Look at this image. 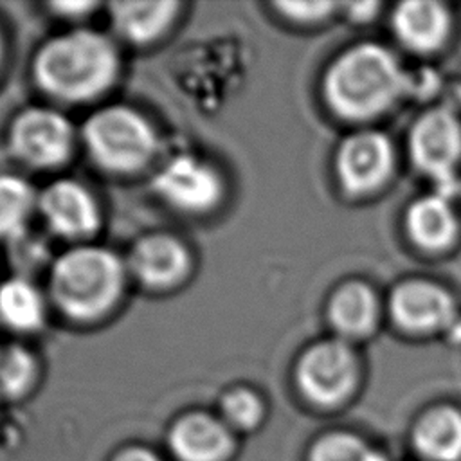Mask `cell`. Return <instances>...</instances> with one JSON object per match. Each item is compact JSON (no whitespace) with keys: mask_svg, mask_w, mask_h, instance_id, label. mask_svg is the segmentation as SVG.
<instances>
[{"mask_svg":"<svg viewBox=\"0 0 461 461\" xmlns=\"http://www.w3.org/2000/svg\"><path fill=\"white\" fill-rule=\"evenodd\" d=\"M355 378L351 351L337 342L326 340L310 348L297 366V382L303 393L317 403L342 400Z\"/></svg>","mask_w":461,"mask_h":461,"instance_id":"obj_9","label":"cell"},{"mask_svg":"<svg viewBox=\"0 0 461 461\" xmlns=\"http://www.w3.org/2000/svg\"><path fill=\"white\" fill-rule=\"evenodd\" d=\"M342 182L353 191L378 185L391 167V146L380 133L366 131L348 139L337 157Z\"/></svg>","mask_w":461,"mask_h":461,"instance_id":"obj_11","label":"cell"},{"mask_svg":"<svg viewBox=\"0 0 461 461\" xmlns=\"http://www.w3.org/2000/svg\"><path fill=\"white\" fill-rule=\"evenodd\" d=\"M2 59H4V41H2V34H0V67H2Z\"/></svg>","mask_w":461,"mask_h":461,"instance_id":"obj_28","label":"cell"},{"mask_svg":"<svg viewBox=\"0 0 461 461\" xmlns=\"http://www.w3.org/2000/svg\"><path fill=\"white\" fill-rule=\"evenodd\" d=\"M126 268L148 290H171L189 276L191 254L176 236L151 232L133 243Z\"/></svg>","mask_w":461,"mask_h":461,"instance_id":"obj_8","label":"cell"},{"mask_svg":"<svg viewBox=\"0 0 461 461\" xmlns=\"http://www.w3.org/2000/svg\"><path fill=\"white\" fill-rule=\"evenodd\" d=\"M36 376V360L20 344L0 346V393L18 396L25 393Z\"/></svg>","mask_w":461,"mask_h":461,"instance_id":"obj_21","label":"cell"},{"mask_svg":"<svg viewBox=\"0 0 461 461\" xmlns=\"http://www.w3.org/2000/svg\"><path fill=\"white\" fill-rule=\"evenodd\" d=\"M376 457L360 439L348 434L328 436L312 452V461H376Z\"/></svg>","mask_w":461,"mask_h":461,"instance_id":"obj_22","label":"cell"},{"mask_svg":"<svg viewBox=\"0 0 461 461\" xmlns=\"http://www.w3.org/2000/svg\"><path fill=\"white\" fill-rule=\"evenodd\" d=\"M221 411L232 425L240 429H250L259 421L263 405L256 393L240 387L223 396Z\"/></svg>","mask_w":461,"mask_h":461,"instance_id":"obj_23","label":"cell"},{"mask_svg":"<svg viewBox=\"0 0 461 461\" xmlns=\"http://www.w3.org/2000/svg\"><path fill=\"white\" fill-rule=\"evenodd\" d=\"M375 7H376V5L371 4V2H366V4H353V5H351V9H353L351 14L364 20V18H367V16L371 14V11H373Z\"/></svg>","mask_w":461,"mask_h":461,"instance_id":"obj_27","label":"cell"},{"mask_svg":"<svg viewBox=\"0 0 461 461\" xmlns=\"http://www.w3.org/2000/svg\"><path fill=\"white\" fill-rule=\"evenodd\" d=\"M113 31L126 41L148 45L158 40L175 22L180 2L175 0H124L110 4Z\"/></svg>","mask_w":461,"mask_h":461,"instance_id":"obj_12","label":"cell"},{"mask_svg":"<svg viewBox=\"0 0 461 461\" xmlns=\"http://www.w3.org/2000/svg\"><path fill=\"white\" fill-rule=\"evenodd\" d=\"M117 76V47L92 29H74L47 40L32 59L34 83L61 103L94 101L112 88Z\"/></svg>","mask_w":461,"mask_h":461,"instance_id":"obj_1","label":"cell"},{"mask_svg":"<svg viewBox=\"0 0 461 461\" xmlns=\"http://www.w3.org/2000/svg\"><path fill=\"white\" fill-rule=\"evenodd\" d=\"M394 319L412 331H432L452 319V301L429 283L402 285L393 295Z\"/></svg>","mask_w":461,"mask_h":461,"instance_id":"obj_13","label":"cell"},{"mask_svg":"<svg viewBox=\"0 0 461 461\" xmlns=\"http://www.w3.org/2000/svg\"><path fill=\"white\" fill-rule=\"evenodd\" d=\"M414 441L418 450L434 461H454L461 456V416L439 409L421 420Z\"/></svg>","mask_w":461,"mask_h":461,"instance_id":"obj_17","label":"cell"},{"mask_svg":"<svg viewBox=\"0 0 461 461\" xmlns=\"http://www.w3.org/2000/svg\"><path fill=\"white\" fill-rule=\"evenodd\" d=\"M402 70L385 49L360 45L330 68L326 95L344 117H369L384 110L402 90Z\"/></svg>","mask_w":461,"mask_h":461,"instance_id":"obj_3","label":"cell"},{"mask_svg":"<svg viewBox=\"0 0 461 461\" xmlns=\"http://www.w3.org/2000/svg\"><path fill=\"white\" fill-rule=\"evenodd\" d=\"M407 227L412 238L423 247H443L447 245L456 230V220L439 196H425L411 205L407 214Z\"/></svg>","mask_w":461,"mask_h":461,"instance_id":"obj_19","label":"cell"},{"mask_svg":"<svg viewBox=\"0 0 461 461\" xmlns=\"http://www.w3.org/2000/svg\"><path fill=\"white\" fill-rule=\"evenodd\" d=\"M92 162L113 175L144 169L157 151V133L149 121L124 104L95 110L81 128Z\"/></svg>","mask_w":461,"mask_h":461,"instance_id":"obj_4","label":"cell"},{"mask_svg":"<svg viewBox=\"0 0 461 461\" xmlns=\"http://www.w3.org/2000/svg\"><path fill=\"white\" fill-rule=\"evenodd\" d=\"M74 126L58 110L31 106L20 112L9 128V148L16 160L32 169H56L74 149Z\"/></svg>","mask_w":461,"mask_h":461,"instance_id":"obj_5","label":"cell"},{"mask_svg":"<svg viewBox=\"0 0 461 461\" xmlns=\"http://www.w3.org/2000/svg\"><path fill=\"white\" fill-rule=\"evenodd\" d=\"M411 153L414 162L427 173H448L461 153L459 122L443 110L427 113L412 128Z\"/></svg>","mask_w":461,"mask_h":461,"instance_id":"obj_10","label":"cell"},{"mask_svg":"<svg viewBox=\"0 0 461 461\" xmlns=\"http://www.w3.org/2000/svg\"><path fill=\"white\" fill-rule=\"evenodd\" d=\"M38 209L32 185L16 175H0V240L14 241L23 236L31 214Z\"/></svg>","mask_w":461,"mask_h":461,"instance_id":"obj_18","label":"cell"},{"mask_svg":"<svg viewBox=\"0 0 461 461\" xmlns=\"http://www.w3.org/2000/svg\"><path fill=\"white\" fill-rule=\"evenodd\" d=\"M117 461H158V459L151 452H148V450L133 448V450H128V452L121 454Z\"/></svg>","mask_w":461,"mask_h":461,"instance_id":"obj_26","label":"cell"},{"mask_svg":"<svg viewBox=\"0 0 461 461\" xmlns=\"http://www.w3.org/2000/svg\"><path fill=\"white\" fill-rule=\"evenodd\" d=\"M230 447L225 427L207 414H189L171 430V448L182 461H220Z\"/></svg>","mask_w":461,"mask_h":461,"instance_id":"obj_14","label":"cell"},{"mask_svg":"<svg viewBox=\"0 0 461 461\" xmlns=\"http://www.w3.org/2000/svg\"><path fill=\"white\" fill-rule=\"evenodd\" d=\"M126 265L110 249L79 243L59 254L49 272V295L68 319L94 322L121 301Z\"/></svg>","mask_w":461,"mask_h":461,"instance_id":"obj_2","label":"cell"},{"mask_svg":"<svg viewBox=\"0 0 461 461\" xmlns=\"http://www.w3.org/2000/svg\"><path fill=\"white\" fill-rule=\"evenodd\" d=\"M0 322L20 333H32L43 326L45 297L27 277L14 276L0 283Z\"/></svg>","mask_w":461,"mask_h":461,"instance_id":"obj_15","label":"cell"},{"mask_svg":"<svg viewBox=\"0 0 461 461\" xmlns=\"http://www.w3.org/2000/svg\"><path fill=\"white\" fill-rule=\"evenodd\" d=\"M394 27L409 47L427 50L443 41L448 18L436 2H403L394 11Z\"/></svg>","mask_w":461,"mask_h":461,"instance_id":"obj_16","label":"cell"},{"mask_svg":"<svg viewBox=\"0 0 461 461\" xmlns=\"http://www.w3.org/2000/svg\"><path fill=\"white\" fill-rule=\"evenodd\" d=\"M376 461H385V459H382V457H376Z\"/></svg>","mask_w":461,"mask_h":461,"instance_id":"obj_29","label":"cell"},{"mask_svg":"<svg viewBox=\"0 0 461 461\" xmlns=\"http://www.w3.org/2000/svg\"><path fill=\"white\" fill-rule=\"evenodd\" d=\"M331 322L348 335L366 333L376 317V303L371 290L364 285L340 288L330 306Z\"/></svg>","mask_w":461,"mask_h":461,"instance_id":"obj_20","label":"cell"},{"mask_svg":"<svg viewBox=\"0 0 461 461\" xmlns=\"http://www.w3.org/2000/svg\"><path fill=\"white\" fill-rule=\"evenodd\" d=\"M95 7H99L97 2H83V0H76V2H52L50 4V9L58 16H65V18L86 16Z\"/></svg>","mask_w":461,"mask_h":461,"instance_id":"obj_25","label":"cell"},{"mask_svg":"<svg viewBox=\"0 0 461 461\" xmlns=\"http://www.w3.org/2000/svg\"><path fill=\"white\" fill-rule=\"evenodd\" d=\"M38 211L47 227L63 240L83 241L101 225V209L94 194L79 182L59 178L38 194Z\"/></svg>","mask_w":461,"mask_h":461,"instance_id":"obj_7","label":"cell"},{"mask_svg":"<svg viewBox=\"0 0 461 461\" xmlns=\"http://www.w3.org/2000/svg\"><path fill=\"white\" fill-rule=\"evenodd\" d=\"M153 189L176 211L203 214L220 203L223 180L205 160L182 153L171 157L155 173Z\"/></svg>","mask_w":461,"mask_h":461,"instance_id":"obj_6","label":"cell"},{"mask_svg":"<svg viewBox=\"0 0 461 461\" xmlns=\"http://www.w3.org/2000/svg\"><path fill=\"white\" fill-rule=\"evenodd\" d=\"M276 7L288 18L299 20V22H313L328 14L330 9H333V4L330 2H277Z\"/></svg>","mask_w":461,"mask_h":461,"instance_id":"obj_24","label":"cell"}]
</instances>
